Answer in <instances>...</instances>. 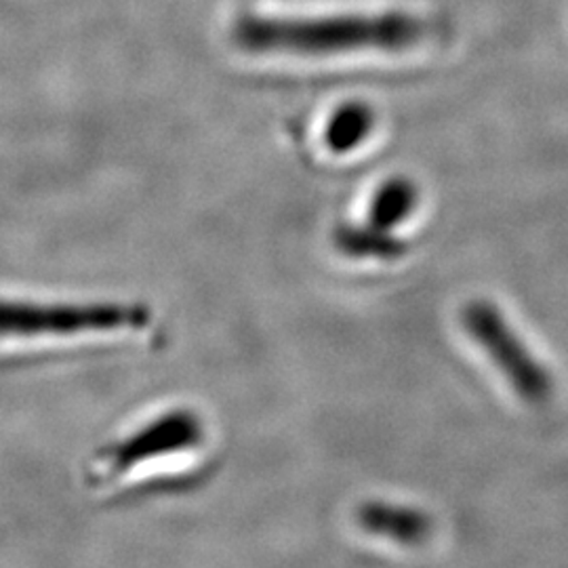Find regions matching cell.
Here are the masks:
<instances>
[{
    "label": "cell",
    "mask_w": 568,
    "mask_h": 568,
    "mask_svg": "<svg viewBox=\"0 0 568 568\" xmlns=\"http://www.w3.org/2000/svg\"><path fill=\"white\" fill-rule=\"evenodd\" d=\"M150 323L152 312L145 304L0 295V356H60L63 347L142 331Z\"/></svg>",
    "instance_id": "cell-1"
},
{
    "label": "cell",
    "mask_w": 568,
    "mask_h": 568,
    "mask_svg": "<svg viewBox=\"0 0 568 568\" xmlns=\"http://www.w3.org/2000/svg\"><path fill=\"white\" fill-rule=\"evenodd\" d=\"M432 26L406 13L328 16V18H255L234 26V41L248 53L345 55L361 51H403L424 41Z\"/></svg>",
    "instance_id": "cell-2"
},
{
    "label": "cell",
    "mask_w": 568,
    "mask_h": 568,
    "mask_svg": "<svg viewBox=\"0 0 568 568\" xmlns=\"http://www.w3.org/2000/svg\"><path fill=\"white\" fill-rule=\"evenodd\" d=\"M467 335L508 379L509 387L528 405H546L554 396V377L509 326L504 312L490 302H471L462 314Z\"/></svg>",
    "instance_id": "cell-3"
},
{
    "label": "cell",
    "mask_w": 568,
    "mask_h": 568,
    "mask_svg": "<svg viewBox=\"0 0 568 568\" xmlns=\"http://www.w3.org/2000/svg\"><path fill=\"white\" fill-rule=\"evenodd\" d=\"M204 440V426L194 410L175 408L154 417L129 436L103 447L91 466L93 483L119 480L145 464L199 447Z\"/></svg>",
    "instance_id": "cell-4"
},
{
    "label": "cell",
    "mask_w": 568,
    "mask_h": 568,
    "mask_svg": "<svg viewBox=\"0 0 568 568\" xmlns=\"http://www.w3.org/2000/svg\"><path fill=\"white\" fill-rule=\"evenodd\" d=\"M356 523L366 532L406 548L424 546L434 530V523L426 511L387 501L363 504L356 509Z\"/></svg>",
    "instance_id": "cell-5"
},
{
    "label": "cell",
    "mask_w": 568,
    "mask_h": 568,
    "mask_svg": "<svg viewBox=\"0 0 568 568\" xmlns=\"http://www.w3.org/2000/svg\"><path fill=\"white\" fill-rule=\"evenodd\" d=\"M335 244L347 257L354 260H379L394 262L408 253L405 241L387 230L375 225H339L335 232Z\"/></svg>",
    "instance_id": "cell-6"
},
{
    "label": "cell",
    "mask_w": 568,
    "mask_h": 568,
    "mask_svg": "<svg viewBox=\"0 0 568 568\" xmlns=\"http://www.w3.org/2000/svg\"><path fill=\"white\" fill-rule=\"evenodd\" d=\"M375 110L363 102L339 105L326 122L325 143L333 154H349L371 138L375 129Z\"/></svg>",
    "instance_id": "cell-7"
},
{
    "label": "cell",
    "mask_w": 568,
    "mask_h": 568,
    "mask_svg": "<svg viewBox=\"0 0 568 568\" xmlns=\"http://www.w3.org/2000/svg\"><path fill=\"white\" fill-rule=\"evenodd\" d=\"M419 204V190L408 178L387 180L373 196L368 209V224L392 232L394 227L405 224Z\"/></svg>",
    "instance_id": "cell-8"
}]
</instances>
